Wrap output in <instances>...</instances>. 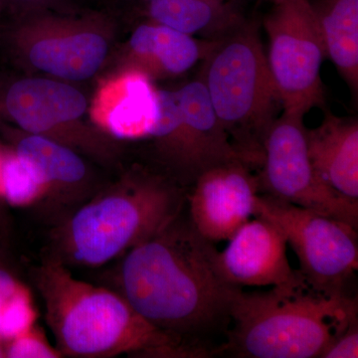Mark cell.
<instances>
[{
  "instance_id": "cell-25",
  "label": "cell",
  "mask_w": 358,
  "mask_h": 358,
  "mask_svg": "<svg viewBox=\"0 0 358 358\" xmlns=\"http://www.w3.org/2000/svg\"><path fill=\"white\" fill-rule=\"evenodd\" d=\"M24 288L13 268L0 258V306Z\"/></svg>"
},
{
  "instance_id": "cell-28",
  "label": "cell",
  "mask_w": 358,
  "mask_h": 358,
  "mask_svg": "<svg viewBox=\"0 0 358 358\" xmlns=\"http://www.w3.org/2000/svg\"><path fill=\"white\" fill-rule=\"evenodd\" d=\"M1 152H2V150H1V148H0V157H1Z\"/></svg>"
},
{
  "instance_id": "cell-6",
  "label": "cell",
  "mask_w": 358,
  "mask_h": 358,
  "mask_svg": "<svg viewBox=\"0 0 358 358\" xmlns=\"http://www.w3.org/2000/svg\"><path fill=\"white\" fill-rule=\"evenodd\" d=\"M114 37L113 21L96 13L44 11L0 28V43L16 64L72 84L100 72Z\"/></svg>"
},
{
  "instance_id": "cell-10",
  "label": "cell",
  "mask_w": 358,
  "mask_h": 358,
  "mask_svg": "<svg viewBox=\"0 0 358 358\" xmlns=\"http://www.w3.org/2000/svg\"><path fill=\"white\" fill-rule=\"evenodd\" d=\"M176 95L178 100L160 112L152 136L159 159L174 180L192 185L206 169L241 159L201 80L176 90Z\"/></svg>"
},
{
  "instance_id": "cell-22",
  "label": "cell",
  "mask_w": 358,
  "mask_h": 358,
  "mask_svg": "<svg viewBox=\"0 0 358 358\" xmlns=\"http://www.w3.org/2000/svg\"><path fill=\"white\" fill-rule=\"evenodd\" d=\"M6 357L60 358L56 346H52L43 333L35 326L9 341L6 348Z\"/></svg>"
},
{
  "instance_id": "cell-19",
  "label": "cell",
  "mask_w": 358,
  "mask_h": 358,
  "mask_svg": "<svg viewBox=\"0 0 358 358\" xmlns=\"http://www.w3.org/2000/svg\"><path fill=\"white\" fill-rule=\"evenodd\" d=\"M327 58L353 92L358 90V0H310Z\"/></svg>"
},
{
  "instance_id": "cell-26",
  "label": "cell",
  "mask_w": 358,
  "mask_h": 358,
  "mask_svg": "<svg viewBox=\"0 0 358 358\" xmlns=\"http://www.w3.org/2000/svg\"><path fill=\"white\" fill-rule=\"evenodd\" d=\"M1 341H0V357H6V348L2 346Z\"/></svg>"
},
{
  "instance_id": "cell-18",
  "label": "cell",
  "mask_w": 358,
  "mask_h": 358,
  "mask_svg": "<svg viewBox=\"0 0 358 358\" xmlns=\"http://www.w3.org/2000/svg\"><path fill=\"white\" fill-rule=\"evenodd\" d=\"M148 20L185 34L218 38L245 20L241 0H143Z\"/></svg>"
},
{
  "instance_id": "cell-27",
  "label": "cell",
  "mask_w": 358,
  "mask_h": 358,
  "mask_svg": "<svg viewBox=\"0 0 358 358\" xmlns=\"http://www.w3.org/2000/svg\"><path fill=\"white\" fill-rule=\"evenodd\" d=\"M2 0H0V27H1Z\"/></svg>"
},
{
  "instance_id": "cell-21",
  "label": "cell",
  "mask_w": 358,
  "mask_h": 358,
  "mask_svg": "<svg viewBox=\"0 0 358 358\" xmlns=\"http://www.w3.org/2000/svg\"><path fill=\"white\" fill-rule=\"evenodd\" d=\"M35 317L29 292L21 289L0 306V341L9 343L31 329Z\"/></svg>"
},
{
  "instance_id": "cell-20",
  "label": "cell",
  "mask_w": 358,
  "mask_h": 358,
  "mask_svg": "<svg viewBox=\"0 0 358 358\" xmlns=\"http://www.w3.org/2000/svg\"><path fill=\"white\" fill-rule=\"evenodd\" d=\"M48 195V187L37 166L10 150L0 157V196L13 206H30Z\"/></svg>"
},
{
  "instance_id": "cell-23",
  "label": "cell",
  "mask_w": 358,
  "mask_h": 358,
  "mask_svg": "<svg viewBox=\"0 0 358 358\" xmlns=\"http://www.w3.org/2000/svg\"><path fill=\"white\" fill-rule=\"evenodd\" d=\"M70 0H2V16H9L11 20H18L30 14L44 11H64L62 7Z\"/></svg>"
},
{
  "instance_id": "cell-1",
  "label": "cell",
  "mask_w": 358,
  "mask_h": 358,
  "mask_svg": "<svg viewBox=\"0 0 358 358\" xmlns=\"http://www.w3.org/2000/svg\"><path fill=\"white\" fill-rule=\"evenodd\" d=\"M217 252L180 214L122 257L117 291L152 326L211 353L197 338L228 322L240 289L219 274Z\"/></svg>"
},
{
  "instance_id": "cell-16",
  "label": "cell",
  "mask_w": 358,
  "mask_h": 358,
  "mask_svg": "<svg viewBox=\"0 0 358 358\" xmlns=\"http://www.w3.org/2000/svg\"><path fill=\"white\" fill-rule=\"evenodd\" d=\"M0 131L10 141L11 148L37 166L48 195L61 204H70L90 192L92 174L83 155L45 136L25 133L0 122Z\"/></svg>"
},
{
  "instance_id": "cell-15",
  "label": "cell",
  "mask_w": 358,
  "mask_h": 358,
  "mask_svg": "<svg viewBox=\"0 0 358 358\" xmlns=\"http://www.w3.org/2000/svg\"><path fill=\"white\" fill-rule=\"evenodd\" d=\"M212 45L213 40L202 43L192 35L148 20L131 33L119 69L138 71L152 81L180 76L206 57Z\"/></svg>"
},
{
  "instance_id": "cell-5",
  "label": "cell",
  "mask_w": 358,
  "mask_h": 358,
  "mask_svg": "<svg viewBox=\"0 0 358 358\" xmlns=\"http://www.w3.org/2000/svg\"><path fill=\"white\" fill-rule=\"evenodd\" d=\"M203 82L212 108L237 154L261 166L266 136L282 110L258 26L243 20L213 40Z\"/></svg>"
},
{
  "instance_id": "cell-17",
  "label": "cell",
  "mask_w": 358,
  "mask_h": 358,
  "mask_svg": "<svg viewBox=\"0 0 358 358\" xmlns=\"http://www.w3.org/2000/svg\"><path fill=\"white\" fill-rule=\"evenodd\" d=\"M308 155L324 185L358 203L357 120L327 113L317 128L307 129Z\"/></svg>"
},
{
  "instance_id": "cell-13",
  "label": "cell",
  "mask_w": 358,
  "mask_h": 358,
  "mask_svg": "<svg viewBox=\"0 0 358 358\" xmlns=\"http://www.w3.org/2000/svg\"><path fill=\"white\" fill-rule=\"evenodd\" d=\"M217 252L216 267L224 281L235 288L293 287L306 281L293 270L287 256V240L268 219L254 216Z\"/></svg>"
},
{
  "instance_id": "cell-12",
  "label": "cell",
  "mask_w": 358,
  "mask_h": 358,
  "mask_svg": "<svg viewBox=\"0 0 358 358\" xmlns=\"http://www.w3.org/2000/svg\"><path fill=\"white\" fill-rule=\"evenodd\" d=\"M189 221L200 236L212 243L229 240L254 217L260 193L258 176L241 159L206 169L192 183Z\"/></svg>"
},
{
  "instance_id": "cell-24",
  "label": "cell",
  "mask_w": 358,
  "mask_h": 358,
  "mask_svg": "<svg viewBox=\"0 0 358 358\" xmlns=\"http://www.w3.org/2000/svg\"><path fill=\"white\" fill-rule=\"evenodd\" d=\"M358 357V319L355 317L348 327L329 343L320 358Z\"/></svg>"
},
{
  "instance_id": "cell-9",
  "label": "cell",
  "mask_w": 358,
  "mask_h": 358,
  "mask_svg": "<svg viewBox=\"0 0 358 358\" xmlns=\"http://www.w3.org/2000/svg\"><path fill=\"white\" fill-rule=\"evenodd\" d=\"M264 18L267 60L282 112L305 117L324 103L320 71L327 58L310 0H275Z\"/></svg>"
},
{
  "instance_id": "cell-7",
  "label": "cell",
  "mask_w": 358,
  "mask_h": 358,
  "mask_svg": "<svg viewBox=\"0 0 358 358\" xmlns=\"http://www.w3.org/2000/svg\"><path fill=\"white\" fill-rule=\"evenodd\" d=\"M88 110V99L74 84L42 75L0 78V122L112 162L117 141L87 121Z\"/></svg>"
},
{
  "instance_id": "cell-3",
  "label": "cell",
  "mask_w": 358,
  "mask_h": 358,
  "mask_svg": "<svg viewBox=\"0 0 358 358\" xmlns=\"http://www.w3.org/2000/svg\"><path fill=\"white\" fill-rule=\"evenodd\" d=\"M185 200L174 179L133 169L57 226L50 254L67 266L101 267L164 229Z\"/></svg>"
},
{
  "instance_id": "cell-4",
  "label": "cell",
  "mask_w": 358,
  "mask_h": 358,
  "mask_svg": "<svg viewBox=\"0 0 358 358\" xmlns=\"http://www.w3.org/2000/svg\"><path fill=\"white\" fill-rule=\"evenodd\" d=\"M357 317L352 294H327L307 281L266 292L238 289L223 352L236 357L317 358Z\"/></svg>"
},
{
  "instance_id": "cell-8",
  "label": "cell",
  "mask_w": 358,
  "mask_h": 358,
  "mask_svg": "<svg viewBox=\"0 0 358 358\" xmlns=\"http://www.w3.org/2000/svg\"><path fill=\"white\" fill-rule=\"evenodd\" d=\"M254 216L268 219L282 231L313 289L350 294L348 286L358 270L357 228L264 193L257 196Z\"/></svg>"
},
{
  "instance_id": "cell-11",
  "label": "cell",
  "mask_w": 358,
  "mask_h": 358,
  "mask_svg": "<svg viewBox=\"0 0 358 358\" xmlns=\"http://www.w3.org/2000/svg\"><path fill=\"white\" fill-rule=\"evenodd\" d=\"M259 174L260 193L358 226V203L329 189L315 171L303 117L282 112L268 129Z\"/></svg>"
},
{
  "instance_id": "cell-29",
  "label": "cell",
  "mask_w": 358,
  "mask_h": 358,
  "mask_svg": "<svg viewBox=\"0 0 358 358\" xmlns=\"http://www.w3.org/2000/svg\"><path fill=\"white\" fill-rule=\"evenodd\" d=\"M271 1H275V0H271Z\"/></svg>"
},
{
  "instance_id": "cell-14",
  "label": "cell",
  "mask_w": 358,
  "mask_h": 358,
  "mask_svg": "<svg viewBox=\"0 0 358 358\" xmlns=\"http://www.w3.org/2000/svg\"><path fill=\"white\" fill-rule=\"evenodd\" d=\"M89 120L114 140L150 138L157 117V89L138 71L117 69L99 83Z\"/></svg>"
},
{
  "instance_id": "cell-2",
  "label": "cell",
  "mask_w": 358,
  "mask_h": 358,
  "mask_svg": "<svg viewBox=\"0 0 358 358\" xmlns=\"http://www.w3.org/2000/svg\"><path fill=\"white\" fill-rule=\"evenodd\" d=\"M30 275L62 357H206L200 348L152 326L119 292L77 279L51 254Z\"/></svg>"
}]
</instances>
